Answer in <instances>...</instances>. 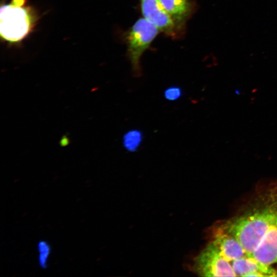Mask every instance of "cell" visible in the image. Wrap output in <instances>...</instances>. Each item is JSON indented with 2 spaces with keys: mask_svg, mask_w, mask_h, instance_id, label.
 Segmentation results:
<instances>
[{
  "mask_svg": "<svg viewBox=\"0 0 277 277\" xmlns=\"http://www.w3.org/2000/svg\"><path fill=\"white\" fill-rule=\"evenodd\" d=\"M36 20V14L27 5V0H11L1 7V38L9 43L19 42L32 30Z\"/></svg>",
  "mask_w": 277,
  "mask_h": 277,
  "instance_id": "7a4b0ae2",
  "label": "cell"
},
{
  "mask_svg": "<svg viewBox=\"0 0 277 277\" xmlns=\"http://www.w3.org/2000/svg\"><path fill=\"white\" fill-rule=\"evenodd\" d=\"M214 229L234 236L248 256L277 269V183L259 191L238 214Z\"/></svg>",
  "mask_w": 277,
  "mask_h": 277,
  "instance_id": "6da1fadb",
  "label": "cell"
},
{
  "mask_svg": "<svg viewBox=\"0 0 277 277\" xmlns=\"http://www.w3.org/2000/svg\"><path fill=\"white\" fill-rule=\"evenodd\" d=\"M193 269L203 276H236L231 263L211 241L194 259Z\"/></svg>",
  "mask_w": 277,
  "mask_h": 277,
  "instance_id": "277c9868",
  "label": "cell"
},
{
  "mask_svg": "<svg viewBox=\"0 0 277 277\" xmlns=\"http://www.w3.org/2000/svg\"><path fill=\"white\" fill-rule=\"evenodd\" d=\"M174 23L180 27L184 24L191 11L190 0H159Z\"/></svg>",
  "mask_w": 277,
  "mask_h": 277,
  "instance_id": "52a82bcc",
  "label": "cell"
},
{
  "mask_svg": "<svg viewBox=\"0 0 277 277\" xmlns=\"http://www.w3.org/2000/svg\"><path fill=\"white\" fill-rule=\"evenodd\" d=\"M140 2L144 18L159 30L169 35L174 34L176 25L159 0H140Z\"/></svg>",
  "mask_w": 277,
  "mask_h": 277,
  "instance_id": "5b68a950",
  "label": "cell"
},
{
  "mask_svg": "<svg viewBox=\"0 0 277 277\" xmlns=\"http://www.w3.org/2000/svg\"><path fill=\"white\" fill-rule=\"evenodd\" d=\"M69 143V140L68 138L64 136L62 138V139L61 141V145L62 146H66Z\"/></svg>",
  "mask_w": 277,
  "mask_h": 277,
  "instance_id": "8fae6325",
  "label": "cell"
},
{
  "mask_svg": "<svg viewBox=\"0 0 277 277\" xmlns=\"http://www.w3.org/2000/svg\"><path fill=\"white\" fill-rule=\"evenodd\" d=\"M163 94L166 100L169 101H176L183 96V92L180 87L171 86L164 90Z\"/></svg>",
  "mask_w": 277,
  "mask_h": 277,
  "instance_id": "30bf717a",
  "label": "cell"
},
{
  "mask_svg": "<svg viewBox=\"0 0 277 277\" xmlns=\"http://www.w3.org/2000/svg\"><path fill=\"white\" fill-rule=\"evenodd\" d=\"M159 29L145 18L138 19L127 35L128 54L133 74L140 76V58L159 33Z\"/></svg>",
  "mask_w": 277,
  "mask_h": 277,
  "instance_id": "3957f363",
  "label": "cell"
},
{
  "mask_svg": "<svg viewBox=\"0 0 277 277\" xmlns=\"http://www.w3.org/2000/svg\"><path fill=\"white\" fill-rule=\"evenodd\" d=\"M144 138L141 130L137 129H131L127 131L123 136V145L129 152L136 151L141 146Z\"/></svg>",
  "mask_w": 277,
  "mask_h": 277,
  "instance_id": "ba28073f",
  "label": "cell"
},
{
  "mask_svg": "<svg viewBox=\"0 0 277 277\" xmlns=\"http://www.w3.org/2000/svg\"><path fill=\"white\" fill-rule=\"evenodd\" d=\"M211 241L231 263L247 255L239 241L226 233L213 229Z\"/></svg>",
  "mask_w": 277,
  "mask_h": 277,
  "instance_id": "8992f818",
  "label": "cell"
},
{
  "mask_svg": "<svg viewBox=\"0 0 277 277\" xmlns=\"http://www.w3.org/2000/svg\"><path fill=\"white\" fill-rule=\"evenodd\" d=\"M37 248L38 252V264L42 268L45 269L48 265V261L51 252L50 246L47 241L41 240L37 243Z\"/></svg>",
  "mask_w": 277,
  "mask_h": 277,
  "instance_id": "9c48e42d",
  "label": "cell"
}]
</instances>
